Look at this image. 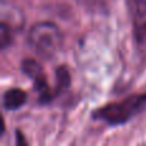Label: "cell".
Segmentation results:
<instances>
[{
    "instance_id": "6da1fadb",
    "label": "cell",
    "mask_w": 146,
    "mask_h": 146,
    "mask_svg": "<svg viewBox=\"0 0 146 146\" xmlns=\"http://www.w3.org/2000/svg\"><path fill=\"white\" fill-rule=\"evenodd\" d=\"M146 108V92L133 94L119 101L109 103L98 108L92 113V118L105 122L110 126H119L131 121Z\"/></svg>"
},
{
    "instance_id": "7a4b0ae2",
    "label": "cell",
    "mask_w": 146,
    "mask_h": 146,
    "mask_svg": "<svg viewBox=\"0 0 146 146\" xmlns=\"http://www.w3.org/2000/svg\"><path fill=\"white\" fill-rule=\"evenodd\" d=\"M28 44L41 59L54 58L63 44L62 31L53 22H37L28 32Z\"/></svg>"
},
{
    "instance_id": "3957f363",
    "label": "cell",
    "mask_w": 146,
    "mask_h": 146,
    "mask_svg": "<svg viewBox=\"0 0 146 146\" xmlns=\"http://www.w3.org/2000/svg\"><path fill=\"white\" fill-rule=\"evenodd\" d=\"M21 69L22 72L31 78L35 86V90L38 95V103L40 104H48L53 100L54 95L51 91L50 86H49L48 78H46L45 71H44L42 66L35 59H25L21 64Z\"/></svg>"
},
{
    "instance_id": "277c9868",
    "label": "cell",
    "mask_w": 146,
    "mask_h": 146,
    "mask_svg": "<svg viewBox=\"0 0 146 146\" xmlns=\"http://www.w3.org/2000/svg\"><path fill=\"white\" fill-rule=\"evenodd\" d=\"M129 12L136 49L146 60V0H129Z\"/></svg>"
},
{
    "instance_id": "5b68a950",
    "label": "cell",
    "mask_w": 146,
    "mask_h": 146,
    "mask_svg": "<svg viewBox=\"0 0 146 146\" xmlns=\"http://www.w3.org/2000/svg\"><path fill=\"white\" fill-rule=\"evenodd\" d=\"M27 101V92L22 88H9L3 95V106L5 110H17Z\"/></svg>"
},
{
    "instance_id": "8992f818",
    "label": "cell",
    "mask_w": 146,
    "mask_h": 146,
    "mask_svg": "<svg viewBox=\"0 0 146 146\" xmlns=\"http://www.w3.org/2000/svg\"><path fill=\"white\" fill-rule=\"evenodd\" d=\"M71 83V76H69V71L66 66L59 67L56 69V92H62L66 88L69 87Z\"/></svg>"
},
{
    "instance_id": "52a82bcc",
    "label": "cell",
    "mask_w": 146,
    "mask_h": 146,
    "mask_svg": "<svg viewBox=\"0 0 146 146\" xmlns=\"http://www.w3.org/2000/svg\"><path fill=\"white\" fill-rule=\"evenodd\" d=\"M13 40V28L7 21H1L0 23V46L1 49H7Z\"/></svg>"
},
{
    "instance_id": "ba28073f",
    "label": "cell",
    "mask_w": 146,
    "mask_h": 146,
    "mask_svg": "<svg viewBox=\"0 0 146 146\" xmlns=\"http://www.w3.org/2000/svg\"><path fill=\"white\" fill-rule=\"evenodd\" d=\"M17 141H18V144H19V142H22V144H26V141H23L22 133L19 135V131H17Z\"/></svg>"
}]
</instances>
